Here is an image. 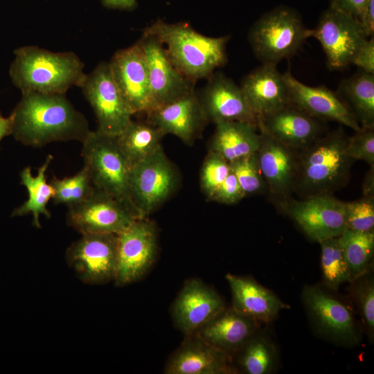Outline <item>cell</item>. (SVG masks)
I'll return each mask as SVG.
<instances>
[{"label":"cell","mask_w":374,"mask_h":374,"mask_svg":"<svg viewBox=\"0 0 374 374\" xmlns=\"http://www.w3.org/2000/svg\"><path fill=\"white\" fill-rule=\"evenodd\" d=\"M11 113L12 135L24 145L42 148L53 142L78 141L82 143L91 130L85 116L65 94L21 92Z\"/></svg>","instance_id":"1"},{"label":"cell","mask_w":374,"mask_h":374,"mask_svg":"<svg viewBox=\"0 0 374 374\" xmlns=\"http://www.w3.org/2000/svg\"><path fill=\"white\" fill-rule=\"evenodd\" d=\"M348 139L339 127L327 131L311 145L298 151L293 194L300 199L334 195L347 185L354 162L346 152Z\"/></svg>","instance_id":"2"},{"label":"cell","mask_w":374,"mask_h":374,"mask_svg":"<svg viewBox=\"0 0 374 374\" xmlns=\"http://www.w3.org/2000/svg\"><path fill=\"white\" fill-rule=\"evenodd\" d=\"M143 34L157 39L175 67L193 82L208 78L227 62L230 35L208 37L187 23H167L161 19L145 28Z\"/></svg>","instance_id":"3"},{"label":"cell","mask_w":374,"mask_h":374,"mask_svg":"<svg viewBox=\"0 0 374 374\" xmlns=\"http://www.w3.org/2000/svg\"><path fill=\"white\" fill-rule=\"evenodd\" d=\"M14 53L9 73L21 92L65 94L73 86L80 87L86 76L84 63L73 52L55 53L26 46Z\"/></svg>","instance_id":"4"},{"label":"cell","mask_w":374,"mask_h":374,"mask_svg":"<svg viewBox=\"0 0 374 374\" xmlns=\"http://www.w3.org/2000/svg\"><path fill=\"white\" fill-rule=\"evenodd\" d=\"M308 29L293 8L279 6L263 14L249 29L248 39L262 64L276 65L294 56L303 45Z\"/></svg>","instance_id":"5"},{"label":"cell","mask_w":374,"mask_h":374,"mask_svg":"<svg viewBox=\"0 0 374 374\" xmlns=\"http://www.w3.org/2000/svg\"><path fill=\"white\" fill-rule=\"evenodd\" d=\"M82 145V156L93 186L125 202L136 212L129 193L131 167L119 148L116 136L97 130L91 131Z\"/></svg>","instance_id":"6"},{"label":"cell","mask_w":374,"mask_h":374,"mask_svg":"<svg viewBox=\"0 0 374 374\" xmlns=\"http://www.w3.org/2000/svg\"><path fill=\"white\" fill-rule=\"evenodd\" d=\"M179 181V172L162 146L132 167L130 197L139 217L148 218L176 191Z\"/></svg>","instance_id":"7"},{"label":"cell","mask_w":374,"mask_h":374,"mask_svg":"<svg viewBox=\"0 0 374 374\" xmlns=\"http://www.w3.org/2000/svg\"><path fill=\"white\" fill-rule=\"evenodd\" d=\"M308 37L320 43L326 66L332 71L344 69L352 64L368 39L358 19L330 6L322 12L316 27L308 29Z\"/></svg>","instance_id":"8"},{"label":"cell","mask_w":374,"mask_h":374,"mask_svg":"<svg viewBox=\"0 0 374 374\" xmlns=\"http://www.w3.org/2000/svg\"><path fill=\"white\" fill-rule=\"evenodd\" d=\"M80 88L95 114L98 131L118 136L132 121L134 113L112 77L109 62H100L86 74Z\"/></svg>","instance_id":"9"},{"label":"cell","mask_w":374,"mask_h":374,"mask_svg":"<svg viewBox=\"0 0 374 374\" xmlns=\"http://www.w3.org/2000/svg\"><path fill=\"white\" fill-rule=\"evenodd\" d=\"M139 218L129 205L96 188L87 199L69 207L66 213L68 225L81 234H118Z\"/></svg>","instance_id":"10"},{"label":"cell","mask_w":374,"mask_h":374,"mask_svg":"<svg viewBox=\"0 0 374 374\" xmlns=\"http://www.w3.org/2000/svg\"><path fill=\"white\" fill-rule=\"evenodd\" d=\"M288 215L311 240L339 237L347 229L345 202L333 195H313L287 200L280 209Z\"/></svg>","instance_id":"11"},{"label":"cell","mask_w":374,"mask_h":374,"mask_svg":"<svg viewBox=\"0 0 374 374\" xmlns=\"http://www.w3.org/2000/svg\"><path fill=\"white\" fill-rule=\"evenodd\" d=\"M157 253V229L148 218L137 219L118 233L116 285H127L142 278L155 261Z\"/></svg>","instance_id":"12"},{"label":"cell","mask_w":374,"mask_h":374,"mask_svg":"<svg viewBox=\"0 0 374 374\" xmlns=\"http://www.w3.org/2000/svg\"><path fill=\"white\" fill-rule=\"evenodd\" d=\"M67 249L65 258L84 283L114 280L117 263V234L86 233Z\"/></svg>","instance_id":"13"},{"label":"cell","mask_w":374,"mask_h":374,"mask_svg":"<svg viewBox=\"0 0 374 374\" xmlns=\"http://www.w3.org/2000/svg\"><path fill=\"white\" fill-rule=\"evenodd\" d=\"M256 151L258 163L267 186L270 202L278 209L292 197L297 170L298 151L259 130Z\"/></svg>","instance_id":"14"},{"label":"cell","mask_w":374,"mask_h":374,"mask_svg":"<svg viewBox=\"0 0 374 374\" xmlns=\"http://www.w3.org/2000/svg\"><path fill=\"white\" fill-rule=\"evenodd\" d=\"M109 64L112 77L134 114H148L154 109L146 61L139 41L117 51Z\"/></svg>","instance_id":"15"},{"label":"cell","mask_w":374,"mask_h":374,"mask_svg":"<svg viewBox=\"0 0 374 374\" xmlns=\"http://www.w3.org/2000/svg\"><path fill=\"white\" fill-rule=\"evenodd\" d=\"M139 42L147 64L150 89L156 108L194 90L193 82L172 64L163 44L154 37L143 34Z\"/></svg>","instance_id":"16"},{"label":"cell","mask_w":374,"mask_h":374,"mask_svg":"<svg viewBox=\"0 0 374 374\" xmlns=\"http://www.w3.org/2000/svg\"><path fill=\"white\" fill-rule=\"evenodd\" d=\"M285 82L288 103L322 121H335L354 131L360 126L350 109L335 92L324 85L303 84L287 70L282 74Z\"/></svg>","instance_id":"17"},{"label":"cell","mask_w":374,"mask_h":374,"mask_svg":"<svg viewBox=\"0 0 374 374\" xmlns=\"http://www.w3.org/2000/svg\"><path fill=\"white\" fill-rule=\"evenodd\" d=\"M197 94L208 121H242L257 125V117L240 87L222 73H213Z\"/></svg>","instance_id":"18"},{"label":"cell","mask_w":374,"mask_h":374,"mask_svg":"<svg viewBox=\"0 0 374 374\" xmlns=\"http://www.w3.org/2000/svg\"><path fill=\"white\" fill-rule=\"evenodd\" d=\"M224 308L215 290L199 279L191 278L178 294L171 313L177 328L187 336L197 332Z\"/></svg>","instance_id":"19"},{"label":"cell","mask_w":374,"mask_h":374,"mask_svg":"<svg viewBox=\"0 0 374 374\" xmlns=\"http://www.w3.org/2000/svg\"><path fill=\"white\" fill-rule=\"evenodd\" d=\"M323 122L288 103L269 115L258 118L257 125L259 130L278 142L299 151L328 131Z\"/></svg>","instance_id":"20"},{"label":"cell","mask_w":374,"mask_h":374,"mask_svg":"<svg viewBox=\"0 0 374 374\" xmlns=\"http://www.w3.org/2000/svg\"><path fill=\"white\" fill-rule=\"evenodd\" d=\"M147 114L148 122L163 135H175L188 145L193 144L208 122L195 90Z\"/></svg>","instance_id":"21"},{"label":"cell","mask_w":374,"mask_h":374,"mask_svg":"<svg viewBox=\"0 0 374 374\" xmlns=\"http://www.w3.org/2000/svg\"><path fill=\"white\" fill-rule=\"evenodd\" d=\"M233 362L226 353L193 334L186 336L170 357L163 371L166 374L235 373Z\"/></svg>","instance_id":"22"},{"label":"cell","mask_w":374,"mask_h":374,"mask_svg":"<svg viewBox=\"0 0 374 374\" xmlns=\"http://www.w3.org/2000/svg\"><path fill=\"white\" fill-rule=\"evenodd\" d=\"M303 299L310 315L326 334L347 344L357 340L353 317L344 303L315 286L304 288Z\"/></svg>","instance_id":"23"},{"label":"cell","mask_w":374,"mask_h":374,"mask_svg":"<svg viewBox=\"0 0 374 374\" xmlns=\"http://www.w3.org/2000/svg\"><path fill=\"white\" fill-rule=\"evenodd\" d=\"M258 322L224 308L195 335L233 359L244 344L257 332Z\"/></svg>","instance_id":"24"},{"label":"cell","mask_w":374,"mask_h":374,"mask_svg":"<svg viewBox=\"0 0 374 374\" xmlns=\"http://www.w3.org/2000/svg\"><path fill=\"white\" fill-rule=\"evenodd\" d=\"M276 66L262 64L242 80L240 87L257 120L289 103L285 82Z\"/></svg>","instance_id":"25"},{"label":"cell","mask_w":374,"mask_h":374,"mask_svg":"<svg viewBox=\"0 0 374 374\" xmlns=\"http://www.w3.org/2000/svg\"><path fill=\"white\" fill-rule=\"evenodd\" d=\"M232 295V307L242 314L260 322L274 320L288 306L271 291L255 280L227 274L225 276Z\"/></svg>","instance_id":"26"},{"label":"cell","mask_w":374,"mask_h":374,"mask_svg":"<svg viewBox=\"0 0 374 374\" xmlns=\"http://www.w3.org/2000/svg\"><path fill=\"white\" fill-rule=\"evenodd\" d=\"M215 130L208 150L215 152L231 162L256 152L260 144L258 125L242 121L221 122Z\"/></svg>","instance_id":"27"},{"label":"cell","mask_w":374,"mask_h":374,"mask_svg":"<svg viewBox=\"0 0 374 374\" xmlns=\"http://www.w3.org/2000/svg\"><path fill=\"white\" fill-rule=\"evenodd\" d=\"M337 93L361 127H374V74L359 69L340 82Z\"/></svg>","instance_id":"28"},{"label":"cell","mask_w":374,"mask_h":374,"mask_svg":"<svg viewBox=\"0 0 374 374\" xmlns=\"http://www.w3.org/2000/svg\"><path fill=\"white\" fill-rule=\"evenodd\" d=\"M53 159V157L48 154L44 163L38 168L35 176L32 175L29 166L21 171L20 183L26 188L28 197L21 205L13 209L11 217H21L31 213L33 225L36 228L41 227L40 215L47 218L51 217V213L46 206L54 195V190L50 183L46 181V172Z\"/></svg>","instance_id":"29"},{"label":"cell","mask_w":374,"mask_h":374,"mask_svg":"<svg viewBox=\"0 0 374 374\" xmlns=\"http://www.w3.org/2000/svg\"><path fill=\"white\" fill-rule=\"evenodd\" d=\"M163 136L150 122L132 121L116 138L119 148L132 168L161 146V140Z\"/></svg>","instance_id":"30"},{"label":"cell","mask_w":374,"mask_h":374,"mask_svg":"<svg viewBox=\"0 0 374 374\" xmlns=\"http://www.w3.org/2000/svg\"><path fill=\"white\" fill-rule=\"evenodd\" d=\"M353 281L368 271L374 253V231H359L347 229L339 237Z\"/></svg>","instance_id":"31"},{"label":"cell","mask_w":374,"mask_h":374,"mask_svg":"<svg viewBox=\"0 0 374 374\" xmlns=\"http://www.w3.org/2000/svg\"><path fill=\"white\" fill-rule=\"evenodd\" d=\"M233 360L240 371L247 374L272 373L277 364L274 346L266 337L255 333L244 344Z\"/></svg>","instance_id":"32"},{"label":"cell","mask_w":374,"mask_h":374,"mask_svg":"<svg viewBox=\"0 0 374 374\" xmlns=\"http://www.w3.org/2000/svg\"><path fill=\"white\" fill-rule=\"evenodd\" d=\"M321 245V265L323 280L330 289L336 290L346 282H353L338 237L323 240Z\"/></svg>","instance_id":"33"},{"label":"cell","mask_w":374,"mask_h":374,"mask_svg":"<svg viewBox=\"0 0 374 374\" xmlns=\"http://www.w3.org/2000/svg\"><path fill=\"white\" fill-rule=\"evenodd\" d=\"M50 184L54 190L53 202L68 208L87 199L95 188L86 166L73 176L62 179L54 177Z\"/></svg>","instance_id":"34"},{"label":"cell","mask_w":374,"mask_h":374,"mask_svg":"<svg viewBox=\"0 0 374 374\" xmlns=\"http://www.w3.org/2000/svg\"><path fill=\"white\" fill-rule=\"evenodd\" d=\"M229 163L244 195H267V186L262 177L256 152Z\"/></svg>","instance_id":"35"},{"label":"cell","mask_w":374,"mask_h":374,"mask_svg":"<svg viewBox=\"0 0 374 374\" xmlns=\"http://www.w3.org/2000/svg\"><path fill=\"white\" fill-rule=\"evenodd\" d=\"M230 171L229 163L224 158L215 152L208 150L199 177L201 189L208 199L225 180Z\"/></svg>","instance_id":"36"},{"label":"cell","mask_w":374,"mask_h":374,"mask_svg":"<svg viewBox=\"0 0 374 374\" xmlns=\"http://www.w3.org/2000/svg\"><path fill=\"white\" fill-rule=\"evenodd\" d=\"M347 229L371 231L374 229V196H362L359 199L345 202Z\"/></svg>","instance_id":"37"},{"label":"cell","mask_w":374,"mask_h":374,"mask_svg":"<svg viewBox=\"0 0 374 374\" xmlns=\"http://www.w3.org/2000/svg\"><path fill=\"white\" fill-rule=\"evenodd\" d=\"M346 152L354 161L362 160L374 166V127H360L348 136Z\"/></svg>","instance_id":"38"},{"label":"cell","mask_w":374,"mask_h":374,"mask_svg":"<svg viewBox=\"0 0 374 374\" xmlns=\"http://www.w3.org/2000/svg\"><path fill=\"white\" fill-rule=\"evenodd\" d=\"M357 301L367 332L371 338L374 332V283L373 278L363 280L354 287Z\"/></svg>","instance_id":"39"},{"label":"cell","mask_w":374,"mask_h":374,"mask_svg":"<svg viewBox=\"0 0 374 374\" xmlns=\"http://www.w3.org/2000/svg\"><path fill=\"white\" fill-rule=\"evenodd\" d=\"M245 197V195L235 175L231 170L225 180L215 190L209 201L223 204H235Z\"/></svg>","instance_id":"40"},{"label":"cell","mask_w":374,"mask_h":374,"mask_svg":"<svg viewBox=\"0 0 374 374\" xmlns=\"http://www.w3.org/2000/svg\"><path fill=\"white\" fill-rule=\"evenodd\" d=\"M352 64L359 70L374 74V37L368 38L361 46Z\"/></svg>","instance_id":"41"},{"label":"cell","mask_w":374,"mask_h":374,"mask_svg":"<svg viewBox=\"0 0 374 374\" xmlns=\"http://www.w3.org/2000/svg\"><path fill=\"white\" fill-rule=\"evenodd\" d=\"M330 6L360 20L368 0H330Z\"/></svg>","instance_id":"42"},{"label":"cell","mask_w":374,"mask_h":374,"mask_svg":"<svg viewBox=\"0 0 374 374\" xmlns=\"http://www.w3.org/2000/svg\"><path fill=\"white\" fill-rule=\"evenodd\" d=\"M362 26L368 37L374 35V0H368L360 19Z\"/></svg>","instance_id":"43"},{"label":"cell","mask_w":374,"mask_h":374,"mask_svg":"<svg viewBox=\"0 0 374 374\" xmlns=\"http://www.w3.org/2000/svg\"><path fill=\"white\" fill-rule=\"evenodd\" d=\"M102 4L108 8L132 10L136 8V0H101Z\"/></svg>","instance_id":"44"},{"label":"cell","mask_w":374,"mask_h":374,"mask_svg":"<svg viewBox=\"0 0 374 374\" xmlns=\"http://www.w3.org/2000/svg\"><path fill=\"white\" fill-rule=\"evenodd\" d=\"M362 196H374V166L366 174L362 184Z\"/></svg>","instance_id":"45"},{"label":"cell","mask_w":374,"mask_h":374,"mask_svg":"<svg viewBox=\"0 0 374 374\" xmlns=\"http://www.w3.org/2000/svg\"><path fill=\"white\" fill-rule=\"evenodd\" d=\"M12 118L11 115L6 118L0 114V143L6 136L12 134Z\"/></svg>","instance_id":"46"}]
</instances>
